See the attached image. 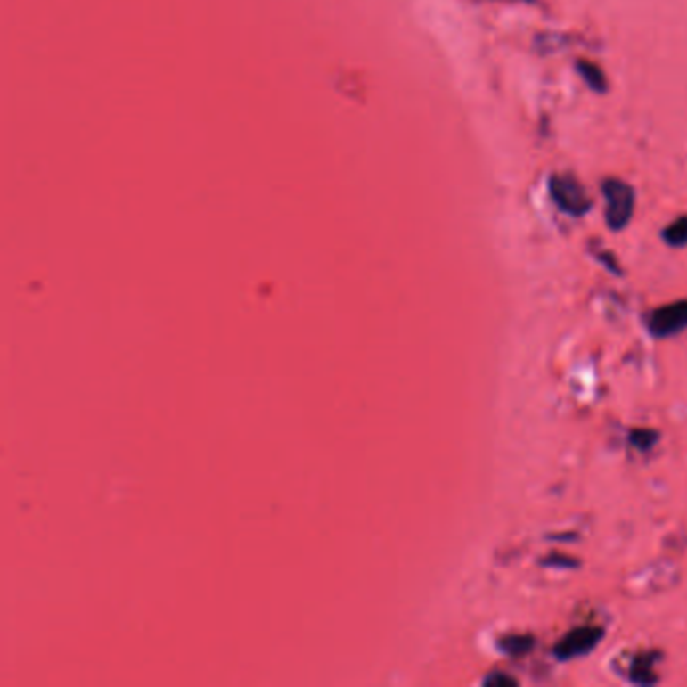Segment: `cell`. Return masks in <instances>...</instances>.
Segmentation results:
<instances>
[{
  "instance_id": "cell-1",
  "label": "cell",
  "mask_w": 687,
  "mask_h": 687,
  "mask_svg": "<svg viewBox=\"0 0 687 687\" xmlns=\"http://www.w3.org/2000/svg\"><path fill=\"white\" fill-rule=\"evenodd\" d=\"M603 194L607 202V224L613 230L627 226L635 208V192L621 180H607L603 184Z\"/></svg>"
},
{
  "instance_id": "cell-2",
  "label": "cell",
  "mask_w": 687,
  "mask_h": 687,
  "mask_svg": "<svg viewBox=\"0 0 687 687\" xmlns=\"http://www.w3.org/2000/svg\"><path fill=\"white\" fill-rule=\"evenodd\" d=\"M551 196L554 204L567 214L583 216L585 212L591 210V200L575 177L554 176L551 180Z\"/></svg>"
},
{
  "instance_id": "cell-3",
  "label": "cell",
  "mask_w": 687,
  "mask_h": 687,
  "mask_svg": "<svg viewBox=\"0 0 687 687\" xmlns=\"http://www.w3.org/2000/svg\"><path fill=\"white\" fill-rule=\"evenodd\" d=\"M603 633V627H593V625H585V627L568 631L567 635L559 641L557 647H554V658L559 661L583 658V655L591 653L594 647L601 643Z\"/></svg>"
},
{
  "instance_id": "cell-4",
  "label": "cell",
  "mask_w": 687,
  "mask_h": 687,
  "mask_svg": "<svg viewBox=\"0 0 687 687\" xmlns=\"http://www.w3.org/2000/svg\"><path fill=\"white\" fill-rule=\"evenodd\" d=\"M647 327H650V333L658 339L682 333L687 329V300L655 308L653 313L647 315Z\"/></svg>"
},
{
  "instance_id": "cell-5",
  "label": "cell",
  "mask_w": 687,
  "mask_h": 687,
  "mask_svg": "<svg viewBox=\"0 0 687 687\" xmlns=\"http://www.w3.org/2000/svg\"><path fill=\"white\" fill-rule=\"evenodd\" d=\"M658 661L659 653H639L629 667L631 682L639 685H651L658 682V675H655V663Z\"/></svg>"
},
{
  "instance_id": "cell-6",
  "label": "cell",
  "mask_w": 687,
  "mask_h": 687,
  "mask_svg": "<svg viewBox=\"0 0 687 687\" xmlns=\"http://www.w3.org/2000/svg\"><path fill=\"white\" fill-rule=\"evenodd\" d=\"M502 653L511 655V658H522L535 650V637L532 635H504L498 641Z\"/></svg>"
},
{
  "instance_id": "cell-7",
  "label": "cell",
  "mask_w": 687,
  "mask_h": 687,
  "mask_svg": "<svg viewBox=\"0 0 687 687\" xmlns=\"http://www.w3.org/2000/svg\"><path fill=\"white\" fill-rule=\"evenodd\" d=\"M663 238H666L667 244L677 246V249L679 246H687V216L669 224V226L663 230Z\"/></svg>"
},
{
  "instance_id": "cell-8",
  "label": "cell",
  "mask_w": 687,
  "mask_h": 687,
  "mask_svg": "<svg viewBox=\"0 0 687 687\" xmlns=\"http://www.w3.org/2000/svg\"><path fill=\"white\" fill-rule=\"evenodd\" d=\"M578 73H581L585 77V81L591 85L593 89L597 91H603L605 89V75L599 71V67L594 65H589V63H578Z\"/></svg>"
},
{
  "instance_id": "cell-9",
  "label": "cell",
  "mask_w": 687,
  "mask_h": 687,
  "mask_svg": "<svg viewBox=\"0 0 687 687\" xmlns=\"http://www.w3.org/2000/svg\"><path fill=\"white\" fill-rule=\"evenodd\" d=\"M629 442L633 447H637V450H651L653 444L658 442V434L651 429H635L631 431L629 436Z\"/></svg>"
},
{
  "instance_id": "cell-10",
  "label": "cell",
  "mask_w": 687,
  "mask_h": 687,
  "mask_svg": "<svg viewBox=\"0 0 687 687\" xmlns=\"http://www.w3.org/2000/svg\"><path fill=\"white\" fill-rule=\"evenodd\" d=\"M519 682H516L514 677H511L508 674H502V671H494V674L490 677L484 679V685H492V687H508V685H516Z\"/></svg>"
}]
</instances>
